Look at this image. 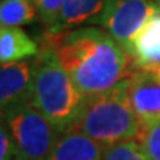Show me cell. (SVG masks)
<instances>
[{"instance_id":"obj_9","label":"cell","mask_w":160,"mask_h":160,"mask_svg":"<svg viewBox=\"0 0 160 160\" xmlns=\"http://www.w3.org/2000/svg\"><path fill=\"white\" fill-rule=\"evenodd\" d=\"M133 67H160V11L132 40L128 48Z\"/></svg>"},{"instance_id":"obj_3","label":"cell","mask_w":160,"mask_h":160,"mask_svg":"<svg viewBox=\"0 0 160 160\" xmlns=\"http://www.w3.org/2000/svg\"><path fill=\"white\" fill-rule=\"evenodd\" d=\"M129 82L125 79L113 89L86 99L79 123L73 131L82 132L102 147L137 139L142 131L129 101Z\"/></svg>"},{"instance_id":"obj_8","label":"cell","mask_w":160,"mask_h":160,"mask_svg":"<svg viewBox=\"0 0 160 160\" xmlns=\"http://www.w3.org/2000/svg\"><path fill=\"white\" fill-rule=\"evenodd\" d=\"M107 2L108 0H64L55 22L48 28L49 36L62 34L82 25H99Z\"/></svg>"},{"instance_id":"obj_1","label":"cell","mask_w":160,"mask_h":160,"mask_svg":"<svg viewBox=\"0 0 160 160\" xmlns=\"http://www.w3.org/2000/svg\"><path fill=\"white\" fill-rule=\"evenodd\" d=\"M49 39L59 62L86 98L113 89L135 68L129 52L105 30L80 27Z\"/></svg>"},{"instance_id":"obj_5","label":"cell","mask_w":160,"mask_h":160,"mask_svg":"<svg viewBox=\"0 0 160 160\" xmlns=\"http://www.w3.org/2000/svg\"><path fill=\"white\" fill-rule=\"evenodd\" d=\"M159 11V0H108L99 25L128 51L132 40Z\"/></svg>"},{"instance_id":"obj_12","label":"cell","mask_w":160,"mask_h":160,"mask_svg":"<svg viewBox=\"0 0 160 160\" xmlns=\"http://www.w3.org/2000/svg\"><path fill=\"white\" fill-rule=\"evenodd\" d=\"M37 15L33 0H2L0 3L2 27H21L33 22Z\"/></svg>"},{"instance_id":"obj_15","label":"cell","mask_w":160,"mask_h":160,"mask_svg":"<svg viewBox=\"0 0 160 160\" xmlns=\"http://www.w3.org/2000/svg\"><path fill=\"white\" fill-rule=\"evenodd\" d=\"M0 160H27L3 123L0 129Z\"/></svg>"},{"instance_id":"obj_14","label":"cell","mask_w":160,"mask_h":160,"mask_svg":"<svg viewBox=\"0 0 160 160\" xmlns=\"http://www.w3.org/2000/svg\"><path fill=\"white\" fill-rule=\"evenodd\" d=\"M137 142L148 160H160V122L151 126H144Z\"/></svg>"},{"instance_id":"obj_17","label":"cell","mask_w":160,"mask_h":160,"mask_svg":"<svg viewBox=\"0 0 160 160\" xmlns=\"http://www.w3.org/2000/svg\"><path fill=\"white\" fill-rule=\"evenodd\" d=\"M159 6H160V0H159Z\"/></svg>"},{"instance_id":"obj_7","label":"cell","mask_w":160,"mask_h":160,"mask_svg":"<svg viewBox=\"0 0 160 160\" xmlns=\"http://www.w3.org/2000/svg\"><path fill=\"white\" fill-rule=\"evenodd\" d=\"M36 61L24 59L2 64L0 68V105L2 113L19 104L31 102Z\"/></svg>"},{"instance_id":"obj_4","label":"cell","mask_w":160,"mask_h":160,"mask_svg":"<svg viewBox=\"0 0 160 160\" xmlns=\"http://www.w3.org/2000/svg\"><path fill=\"white\" fill-rule=\"evenodd\" d=\"M2 123L27 160H46L61 137L31 102L3 111Z\"/></svg>"},{"instance_id":"obj_6","label":"cell","mask_w":160,"mask_h":160,"mask_svg":"<svg viewBox=\"0 0 160 160\" xmlns=\"http://www.w3.org/2000/svg\"><path fill=\"white\" fill-rule=\"evenodd\" d=\"M129 82V101L138 120L144 126L160 122V67L132 70Z\"/></svg>"},{"instance_id":"obj_16","label":"cell","mask_w":160,"mask_h":160,"mask_svg":"<svg viewBox=\"0 0 160 160\" xmlns=\"http://www.w3.org/2000/svg\"><path fill=\"white\" fill-rule=\"evenodd\" d=\"M33 3L37 8L40 19L49 28L52 24L55 22L58 13H59V11H61V8L64 5V0H33Z\"/></svg>"},{"instance_id":"obj_2","label":"cell","mask_w":160,"mask_h":160,"mask_svg":"<svg viewBox=\"0 0 160 160\" xmlns=\"http://www.w3.org/2000/svg\"><path fill=\"white\" fill-rule=\"evenodd\" d=\"M34 61L31 104L61 135L73 131L83 114L88 98L59 62L51 43L39 51Z\"/></svg>"},{"instance_id":"obj_10","label":"cell","mask_w":160,"mask_h":160,"mask_svg":"<svg viewBox=\"0 0 160 160\" xmlns=\"http://www.w3.org/2000/svg\"><path fill=\"white\" fill-rule=\"evenodd\" d=\"M104 147L95 139L77 131H70L58 138L46 160H102Z\"/></svg>"},{"instance_id":"obj_11","label":"cell","mask_w":160,"mask_h":160,"mask_svg":"<svg viewBox=\"0 0 160 160\" xmlns=\"http://www.w3.org/2000/svg\"><path fill=\"white\" fill-rule=\"evenodd\" d=\"M39 53L34 40L19 27L0 28V61L2 64H12L24 61Z\"/></svg>"},{"instance_id":"obj_13","label":"cell","mask_w":160,"mask_h":160,"mask_svg":"<svg viewBox=\"0 0 160 160\" xmlns=\"http://www.w3.org/2000/svg\"><path fill=\"white\" fill-rule=\"evenodd\" d=\"M102 160H148L137 139L104 147Z\"/></svg>"}]
</instances>
